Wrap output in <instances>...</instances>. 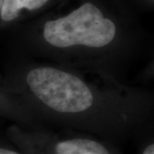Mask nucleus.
Returning <instances> with one entry per match:
<instances>
[{
    "label": "nucleus",
    "mask_w": 154,
    "mask_h": 154,
    "mask_svg": "<svg viewBox=\"0 0 154 154\" xmlns=\"http://www.w3.org/2000/svg\"><path fill=\"white\" fill-rule=\"evenodd\" d=\"M5 84L38 122L123 130L153 112V95L148 90L28 57L11 67Z\"/></svg>",
    "instance_id": "nucleus-1"
},
{
    "label": "nucleus",
    "mask_w": 154,
    "mask_h": 154,
    "mask_svg": "<svg viewBox=\"0 0 154 154\" xmlns=\"http://www.w3.org/2000/svg\"><path fill=\"white\" fill-rule=\"evenodd\" d=\"M136 37L121 31L102 9L85 2L43 23L18 45L28 58L91 72L122 83L144 52Z\"/></svg>",
    "instance_id": "nucleus-2"
},
{
    "label": "nucleus",
    "mask_w": 154,
    "mask_h": 154,
    "mask_svg": "<svg viewBox=\"0 0 154 154\" xmlns=\"http://www.w3.org/2000/svg\"><path fill=\"white\" fill-rule=\"evenodd\" d=\"M0 116L9 117L21 125H34L38 120L11 93L5 84L0 87Z\"/></svg>",
    "instance_id": "nucleus-3"
},
{
    "label": "nucleus",
    "mask_w": 154,
    "mask_h": 154,
    "mask_svg": "<svg viewBox=\"0 0 154 154\" xmlns=\"http://www.w3.org/2000/svg\"><path fill=\"white\" fill-rule=\"evenodd\" d=\"M52 152L53 154H111L103 143L83 137L69 138L54 142Z\"/></svg>",
    "instance_id": "nucleus-4"
},
{
    "label": "nucleus",
    "mask_w": 154,
    "mask_h": 154,
    "mask_svg": "<svg viewBox=\"0 0 154 154\" xmlns=\"http://www.w3.org/2000/svg\"><path fill=\"white\" fill-rule=\"evenodd\" d=\"M50 0H3L0 11L1 19L10 22L20 17L23 10L34 11L45 6Z\"/></svg>",
    "instance_id": "nucleus-5"
},
{
    "label": "nucleus",
    "mask_w": 154,
    "mask_h": 154,
    "mask_svg": "<svg viewBox=\"0 0 154 154\" xmlns=\"http://www.w3.org/2000/svg\"><path fill=\"white\" fill-rule=\"evenodd\" d=\"M142 154H154V144H149L143 150Z\"/></svg>",
    "instance_id": "nucleus-6"
},
{
    "label": "nucleus",
    "mask_w": 154,
    "mask_h": 154,
    "mask_svg": "<svg viewBox=\"0 0 154 154\" xmlns=\"http://www.w3.org/2000/svg\"><path fill=\"white\" fill-rule=\"evenodd\" d=\"M0 154H20L16 151L6 148H0Z\"/></svg>",
    "instance_id": "nucleus-7"
},
{
    "label": "nucleus",
    "mask_w": 154,
    "mask_h": 154,
    "mask_svg": "<svg viewBox=\"0 0 154 154\" xmlns=\"http://www.w3.org/2000/svg\"><path fill=\"white\" fill-rule=\"evenodd\" d=\"M2 5H3V0H0V11H1V8H2Z\"/></svg>",
    "instance_id": "nucleus-8"
}]
</instances>
